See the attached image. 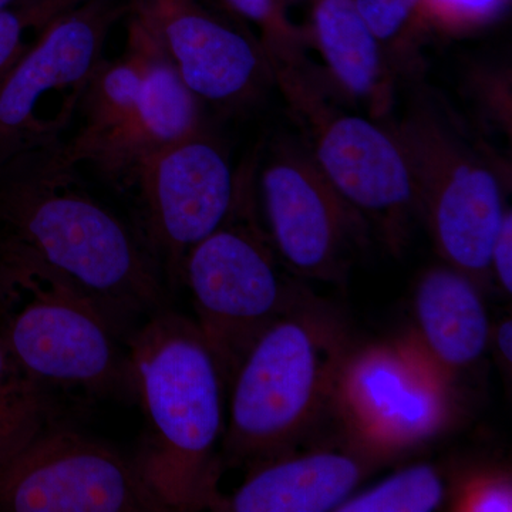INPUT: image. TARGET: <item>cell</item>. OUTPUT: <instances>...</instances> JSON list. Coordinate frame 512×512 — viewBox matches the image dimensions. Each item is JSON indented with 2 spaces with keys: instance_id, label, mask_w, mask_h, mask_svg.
<instances>
[{
  "instance_id": "ac0fdd59",
  "label": "cell",
  "mask_w": 512,
  "mask_h": 512,
  "mask_svg": "<svg viewBox=\"0 0 512 512\" xmlns=\"http://www.w3.org/2000/svg\"><path fill=\"white\" fill-rule=\"evenodd\" d=\"M146 62L143 50L128 35L127 50L116 62L99 67L84 93V126L72 141L50 154L46 163L60 170H73L87 163L93 151L126 123L136 109L143 90Z\"/></svg>"
},
{
  "instance_id": "30bf717a",
  "label": "cell",
  "mask_w": 512,
  "mask_h": 512,
  "mask_svg": "<svg viewBox=\"0 0 512 512\" xmlns=\"http://www.w3.org/2000/svg\"><path fill=\"white\" fill-rule=\"evenodd\" d=\"M268 237L299 278L340 284L372 231L313 160L311 151L282 144L261 171Z\"/></svg>"
},
{
  "instance_id": "603a6c76",
  "label": "cell",
  "mask_w": 512,
  "mask_h": 512,
  "mask_svg": "<svg viewBox=\"0 0 512 512\" xmlns=\"http://www.w3.org/2000/svg\"><path fill=\"white\" fill-rule=\"evenodd\" d=\"M510 0H421L419 28L444 33L473 32L503 15Z\"/></svg>"
},
{
  "instance_id": "4316f807",
  "label": "cell",
  "mask_w": 512,
  "mask_h": 512,
  "mask_svg": "<svg viewBox=\"0 0 512 512\" xmlns=\"http://www.w3.org/2000/svg\"><path fill=\"white\" fill-rule=\"evenodd\" d=\"M491 338H494L498 359L503 362L504 369L511 370L512 363V322L511 318H505L497 330H491Z\"/></svg>"
},
{
  "instance_id": "44dd1931",
  "label": "cell",
  "mask_w": 512,
  "mask_h": 512,
  "mask_svg": "<svg viewBox=\"0 0 512 512\" xmlns=\"http://www.w3.org/2000/svg\"><path fill=\"white\" fill-rule=\"evenodd\" d=\"M83 0H15L0 9V80L66 10Z\"/></svg>"
},
{
  "instance_id": "5b68a950",
  "label": "cell",
  "mask_w": 512,
  "mask_h": 512,
  "mask_svg": "<svg viewBox=\"0 0 512 512\" xmlns=\"http://www.w3.org/2000/svg\"><path fill=\"white\" fill-rule=\"evenodd\" d=\"M248 184L241 175L227 220L188 251L181 268L195 323L225 383L255 339L305 293L282 275L268 232L255 221Z\"/></svg>"
},
{
  "instance_id": "8fae6325",
  "label": "cell",
  "mask_w": 512,
  "mask_h": 512,
  "mask_svg": "<svg viewBox=\"0 0 512 512\" xmlns=\"http://www.w3.org/2000/svg\"><path fill=\"white\" fill-rule=\"evenodd\" d=\"M0 511H165L136 461L72 430L45 427L0 467Z\"/></svg>"
},
{
  "instance_id": "4fadbf2b",
  "label": "cell",
  "mask_w": 512,
  "mask_h": 512,
  "mask_svg": "<svg viewBox=\"0 0 512 512\" xmlns=\"http://www.w3.org/2000/svg\"><path fill=\"white\" fill-rule=\"evenodd\" d=\"M130 13L202 101L248 103L274 79L261 42L232 28L200 0H133Z\"/></svg>"
},
{
  "instance_id": "484cf974",
  "label": "cell",
  "mask_w": 512,
  "mask_h": 512,
  "mask_svg": "<svg viewBox=\"0 0 512 512\" xmlns=\"http://www.w3.org/2000/svg\"><path fill=\"white\" fill-rule=\"evenodd\" d=\"M491 278L497 281L508 295L512 293V214L505 212L491 249Z\"/></svg>"
},
{
  "instance_id": "9a60e30c",
  "label": "cell",
  "mask_w": 512,
  "mask_h": 512,
  "mask_svg": "<svg viewBox=\"0 0 512 512\" xmlns=\"http://www.w3.org/2000/svg\"><path fill=\"white\" fill-rule=\"evenodd\" d=\"M377 464L350 447L282 454L254 464L241 487L222 498L220 511H336Z\"/></svg>"
},
{
  "instance_id": "9c48e42d",
  "label": "cell",
  "mask_w": 512,
  "mask_h": 512,
  "mask_svg": "<svg viewBox=\"0 0 512 512\" xmlns=\"http://www.w3.org/2000/svg\"><path fill=\"white\" fill-rule=\"evenodd\" d=\"M274 77L309 128L322 173L387 249L402 254L417 207L409 164L392 131L326 104L302 66L282 67Z\"/></svg>"
},
{
  "instance_id": "7c38bea8",
  "label": "cell",
  "mask_w": 512,
  "mask_h": 512,
  "mask_svg": "<svg viewBox=\"0 0 512 512\" xmlns=\"http://www.w3.org/2000/svg\"><path fill=\"white\" fill-rule=\"evenodd\" d=\"M131 178L140 188L148 247L177 284L188 251L227 220L241 175L201 130L146 158Z\"/></svg>"
},
{
  "instance_id": "e0dca14e",
  "label": "cell",
  "mask_w": 512,
  "mask_h": 512,
  "mask_svg": "<svg viewBox=\"0 0 512 512\" xmlns=\"http://www.w3.org/2000/svg\"><path fill=\"white\" fill-rule=\"evenodd\" d=\"M311 30L340 89L367 104L375 116L387 113L393 100L392 72L355 0H312Z\"/></svg>"
},
{
  "instance_id": "2e32d148",
  "label": "cell",
  "mask_w": 512,
  "mask_h": 512,
  "mask_svg": "<svg viewBox=\"0 0 512 512\" xmlns=\"http://www.w3.org/2000/svg\"><path fill=\"white\" fill-rule=\"evenodd\" d=\"M483 289L450 265L424 272L414 292L410 338L450 379L484 355L491 325Z\"/></svg>"
},
{
  "instance_id": "5bb4252c",
  "label": "cell",
  "mask_w": 512,
  "mask_h": 512,
  "mask_svg": "<svg viewBox=\"0 0 512 512\" xmlns=\"http://www.w3.org/2000/svg\"><path fill=\"white\" fill-rule=\"evenodd\" d=\"M128 26V35L137 40L146 62L140 100L126 123L87 161L114 177H131L146 158L202 130L201 100L188 89L144 26L133 18Z\"/></svg>"
},
{
  "instance_id": "277c9868",
  "label": "cell",
  "mask_w": 512,
  "mask_h": 512,
  "mask_svg": "<svg viewBox=\"0 0 512 512\" xmlns=\"http://www.w3.org/2000/svg\"><path fill=\"white\" fill-rule=\"evenodd\" d=\"M0 338L37 383L109 392L128 375L119 320L32 256L0 247Z\"/></svg>"
},
{
  "instance_id": "6da1fadb",
  "label": "cell",
  "mask_w": 512,
  "mask_h": 512,
  "mask_svg": "<svg viewBox=\"0 0 512 512\" xmlns=\"http://www.w3.org/2000/svg\"><path fill=\"white\" fill-rule=\"evenodd\" d=\"M128 376L146 414L136 463L150 490L165 511L220 510L225 379L197 323L156 312L130 340Z\"/></svg>"
},
{
  "instance_id": "7402d4cb",
  "label": "cell",
  "mask_w": 512,
  "mask_h": 512,
  "mask_svg": "<svg viewBox=\"0 0 512 512\" xmlns=\"http://www.w3.org/2000/svg\"><path fill=\"white\" fill-rule=\"evenodd\" d=\"M232 12L256 26L261 33L272 70L299 64L302 37L288 16V0H221Z\"/></svg>"
},
{
  "instance_id": "52a82bcc",
  "label": "cell",
  "mask_w": 512,
  "mask_h": 512,
  "mask_svg": "<svg viewBox=\"0 0 512 512\" xmlns=\"http://www.w3.org/2000/svg\"><path fill=\"white\" fill-rule=\"evenodd\" d=\"M330 412L348 447L382 463L439 437L453 426L460 407L454 380L407 335L350 348Z\"/></svg>"
},
{
  "instance_id": "cb8c5ba5",
  "label": "cell",
  "mask_w": 512,
  "mask_h": 512,
  "mask_svg": "<svg viewBox=\"0 0 512 512\" xmlns=\"http://www.w3.org/2000/svg\"><path fill=\"white\" fill-rule=\"evenodd\" d=\"M421 0H355L360 16L383 47L404 43L419 28Z\"/></svg>"
},
{
  "instance_id": "7a4b0ae2",
  "label": "cell",
  "mask_w": 512,
  "mask_h": 512,
  "mask_svg": "<svg viewBox=\"0 0 512 512\" xmlns=\"http://www.w3.org/2000/svg\"><path fill=\"white\" fill-rule=\"evenodd\" d=\"M72 174L43 161L0 187V247L42 262L117 320L156 313L164 286L153 251Z\"/></svg>"
},
{
  "instance_id": "ffe728a7",
  "label": "cell",
  "mask_w": 512,
  "mask_h": 512,
  "mask_svg": "<svg viewBox=\"0 0 512 512\" xmlns=\"http://www.w3.org/2000/svg\"><path fill=\"white\" fill-rule=\"evenodd\" d=\"M446 500V485L436 467L414 464L360 493L336 512H431Z\"/></svg>"
},
{
  "instance_id": "ba28073f",
  "label": "cell",
  "mask_w": 512,
  "mask_h": 512,
  "mask_svg": "<svg viewBox=\"0 0 512 512\" xmlns=\"http://www.w3.org/2000/svg\"><path fill=\"white\" fill-rule=\"evenodd\" d=\"M123 12L111 0H83L57 16L0 80V167L59 141Z\"/></svg>"
},
{
  "instance_id": "d4e9b609",
  "label": "cell",
  "mask_w": 512,
  "mask_h": 512,
  "mask_svg": "<svg viewBox=\"0 0 512 512\" xmlns=\"http://www.w3.org/2000/svg\"><path fill=\"white\" fill-rule=\"evenodd\" d=\"M453 511L510 512L512 484L510 474L481 473L458 485L453 497Z\"/></svg>"
},
{
  "instance_id": "3957f363",
  "label": "cell",
  "mask_w": 512,
  "mask_h": 512,
  "mask_svg": "<svg viewBox=\"0 0 512 512\" xmlns=\"http://www.w3.org/2000/svg\"><path fill=\"white\" fill-rule=\"evenodd\" d=\"M352 348L342 320L303 293L255 339L232 376L224 450L254 466L291 453L328 413Z\"/></svg>"
},
{
  "instance_id": "d6986e66",
  "label": "cell",
  "mask_w": 512,
  "mask_h": 512,
  "mask_svg": "<svg viewBox=\"0 0 512 512\" xmlns=\"http://www.w3.org/2000/svg\"><path fill=\"white\" fill-rule=\"evenodd\" d=\"M49 426L43 386L0 338V467Z\"/></svg>"
},
{
  "instance_id": "8992f818",
  "label": "cell",
  "mask_w": 512,
  "mask_h": 512,
  "mask_svg": "<svg viewBox=\"0 0 512 512\" xmlns=\"http://www.w3.org/2000/svg\"><path fill=\"white\" fill-rule=\"evenodd\" d=\"M390 131L409 164L417 217L434 247L484 289L493 279L491 249L507 212L500 178L431 107H414Z\"/></svg>"
}]
</instances>
